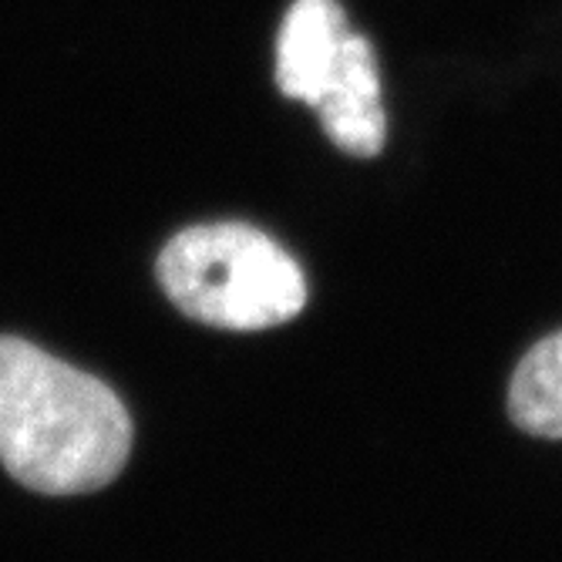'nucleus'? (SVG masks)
<instances>
[{"instance_id": "f257e3e1", "label": "nucleus", "mask_w": 562, "mask_h": 562, "mask_svg": "<svg viewBox=\"0 0 562 562\" xmlns=\"http://www.w3.org/2000/svg\"><path fill=\"white\" fill-rule=\"evenodd\" d=\"M132 422L98 378L21 337H0V462L41 495L109 485L128 462Z\"/></svg>"}, {"instance_id": "f03ea898", "label": "nucleus", "mask_w": 562, "mask_h": 562, "mask_svg": "<svg viewBox=\"0 0 562 562\" xmlns=\"http://www.w3.org/2000/svg\"><path fill=\"white\" fill-rule=\"evenodd\" d=\"M159 283L179 311L223 330H263L306 306L300 263L246 223L189 226L166 243Z\"/></svg>"}, {"instance_id": "7ed1b4c3", "label": "nucleus", "mask_w": 562, "mask_h": 562, "mask_svg": "<svg viewBox=\"0 0 562 562\" xmlns=\"http://www.w3.org/2000/svg\"><path fill=\"white\" fill-rule=\"evenodd\" d=\"M350 37L337 0H296L277 37V85L286 98L321 105Z\"/></svg>"}, {"instance_id": "20e7f679", "label": "nucleus", "mask_w": 562, "mask_h": 562, "mask_svg": "<svg viewBox=\"0 0 562 562\" xmlns=\"http://www.w3.org/2000/svg\"><path fill=\"white\" fill-rule=\"evenodd\" d=\"M327 138L357 159H374L384 148L387 122L381 105V75L368 37L353 34L344 44V58L334 85L317 105Z\"/></svg>"}, {"instance_id": "39448f33", "label": "nucleus", "mask_w": 562, "mask_h": 562, "mask_svg": "<svg viewBox=\"0 0 562 562\" xmlns=\"http://www.w3.org/2000/svg\"><path fill=\"white\" fill-rule=\"evenodd\" d=\"M508 418L536 438H562V330L519 361L508 384Z\"/></svg>"}]
</instances>
